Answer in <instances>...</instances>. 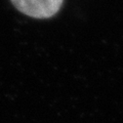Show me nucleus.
Returning <instances> with one entry per match:
<instances>
[{
  "label": "nucleus",
  "instance_id": "f257e3e1",
  "mask_svg": "<svg viewBox=\"0 0 123 123\" xmlns=\"http://www.w3.org/2000/svg\"><path fill=\"white\" fill-rule=\"evenodd\" d=\"M64 0H11L18 10L35 18H48L60 10Z\"/></svg>",
  "mask_w": 123,
  "mask_h": 123
}]
</instances>
